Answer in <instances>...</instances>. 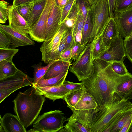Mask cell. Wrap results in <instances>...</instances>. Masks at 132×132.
<instances>
[{"label":"cell","mask_w":132,"mask_h":132,"mask_svg":"<svg viewBox=\"0 0 132 132\" xmlns=\"http://www.w3.org/2000/svg\"><path fill=\"white\" fill-rule=\"evenodd\" d=\"M93 64V74L81 82L86 91L92 96L101 110L123 99L117 92V87L132 78V74L119 75L113 70L111 63L99 58L94 59Z\"/></svg>","instance_id":"1"},{"label":"cell","mask_w":132,"mask_h":132,"mask_svg":"<svg viewBox=\"0 0 132 132\" xmlns=\"http://www.w3.org/2000/svg\"><path fill=\"white\" fill-rule=\"evenodd\" d=\"M45 100V97L32 85L23 92H20L12 101L14 112L26 128L38 118Z\"/></svg>","instance_id":"2"},{"label":"cell","mask_w":132,"mask_h":132,"mask_svg":"<svg viewBox=\"0 0 132 132\" xmlns=\"http://www.w3.org/2000/svg\"><path fill=\"white\" fill-rule=\"evenodd\" d=\"M92 96L85 91L75 107L71 110L75 119L91 128L97 112L100 110Z\"/></svg>","instance_id":"3"},{"label":"cell","mask_w":132,"mask_h":132,"mask_svg":"<svg viewBox=\"0 0 132 132\" xmlns=\"http://www.w3.org/2000/svg\"><path fill=\"white\" fill-rule=\"evenodd\" d=\"M132 108V103L127 100H121L97 112L90 128V132H103L105 127L117 114Z\"/></svg>","instance_id":"4"},{"label":"cell","mask_w":132,"mask_h":132,"mask_svg":"<svg viewBox=\"0 0 132 132\" xmlns=\"http://www.w3.org/2000/svg\"><path fill=\"white\" fill-rule=\"evenodd\" d=\"M94 39L88 42L78 58L69 68L79 81H83L90 77L94 71L92 51Z\"/></svg>","instance_id":"5"},{"label":"cell","mask_w":132,"mask_h":132,"mask_svg":"<svg viewBox=\"0 0 132 132\" xmlns=\"http://www.w3.org/2000/svg\"><path fill=\"white\" fill-rule=\"evenodd\" d=\"M67 117L59 110L51 111L39 116L34 121L33 127L38 132H59L64 128Z\"/></svg>","instance_id":"6"},{"label":"cell","mask_w":132,"mask_h":132,"mask_svg":"<svg viewBox=\"0 0 132 132\" xmlns=\"http://www.w3.org/2000/svg\"><path fill=\"white\" fill-rule=\"evenodd\" d=\"M90 10L93 28L89 42L102 35L110 17L108 0H98Z\"/></svg>","instance_id":"7"},{"label":"cell","mask_w":132,"mask_h":132,"mask_svg":"<svg viewBox=\"0 0 132 132\" xmlns=\"http://www.w3.org/2000/svg\"><path fill=\"white\" fill-rule=\"evenodd\" d=\"M33 82V78L20 70L14 75L0 80V103L18 89L32 86Z\"/></svg>","instance_id":"8"},{"label":"cell","mask_w":132,"mask_h":132,"mask_svg":"<svg viewBox=\"0 0 132 132\" xmlns=\"http://www.w3.org/2000/svg\"><path fill=\"white\" fill-rule=\"evenodd\" d=\"M53 0H47L45 8L37 21L30 28L31 38L38 43L45 40L47 22Z\"/></svg>","instance_id":"9"},{"label":"cell","mask_w":132,"mask_h":132,"mask_svg":"<svg viewBox=\"0 0 132 132\" xmlns=\"http://www.w3.org/2000/svg\"><path fill=\"white\" fill-rule=\"evenodd\" d=\"M126 56L123 40L119 34L99 58L112 63L124 61Z\"/></svg>","instance_id":"10"},{"label":"cell","mask_w":132,"mask_h":132,"mask_svg":"<svg viewBox=\"0 0 132 132\" xmlns=\"http://www.w3.org/2000/svg\"><path fill=\"white\" fill-rule=\"evenodd\" d=\"M62 9L57 5L55 0H53L47 22L44 41L53 38L58 30Z\"/></svg>","instance_id":"11"},{"label":"cell","mask_w":132,"mask_h":132,"mask_svg":"<svg viewBox=\"0 0 132 132\" xmlns=\"http://www.w3.org/2000/svg\"><path fill=\"white\" fill-rule=\"evenodd\" d=\"M119 34L125 39L132 33V7L122 12L115 13L113 16Z\"/></svg>","instance_id":"12"},{"label":"cell","mask_w":132,"mask_h":132,"mask_svg":"<svg viewBox=\"0 0 132 132\" xmlns=\"http://www.w3.org/2000/svg\"><path fill=\"white\" fill-rule=\"evenodd\" d=\"M0 30L8 37L11 43V48L18 47L34 45L35 43L28 35H23L11 28L8 25L0 24Z\"/></svg>","instance_id":"13"},{"label":"cell","mask_w":132,"mask_h":132,"mask_svg":"<svg viewBox=\"0 0 132 132\" xmlns=\"http://www.w3.org/2000/svg\"><path fill=\"white\" fill-rule=\"evenodd\" d=\"M8 19L9 27L23 35H28L30 27L12 5H9Z\"/></svg>","instance_id":"14"},{"label":"cell","mask_w":132,"mask_h":132,"mask_svg":"<svg viewBox=\"0 0 132 132\" xmlns=\"http://www.w3.org/2000/svg\"><path fill=\"white\" fill-rule=\"evenodd\" d=\"M68 29L64 22L61 24L58 30L53 38L43 42L40 48L42 61L44 62L49 55L58 47L63 35Z\"/></svg>","instance_id":"15"},{"label":"cell","mask_w":132,"mask_h":132,"mask_svg":"<svg viewBox=\"0 0 132 132\" xmlns=\"http://www.w3.org/2000/svg\"><path fill=\"white\" fill-rule=\"evenodd\" d=\"M25 126L16 115L10 113L0 116V132H26Z\"/></svg>","instance_id":"16"},{"label":"cell","mask_w":132,"mask_h":132,"mask_svg":"<svg viewBox=\"0 0 132 132\" xmlns=\"http://www.w3.org/2000/svg\"><path fill=\"white\" fill-rule=\"evenodd\" d=\"M32 86L39 93L53 102L60 99H63L65 96L70 93L63 84L59 86L51 87H39Z\"/></svg>","instance_id":"17"},{"label":"cell","mask_w":132,"mask_h":132,"mask_svg":"<svg viewBox=\"0 0 132 132\" xmlns=\"http://www.w3.org/2000/svg\"><path fill=\"white\" fill-rule=\"evenodd\" d=\"M119 34L116 23L113 17H110L102 34L103 42L107 48Z\"/></svg>","instance_id":"18"},{"label":"cell","mask_w":132,"mask_h":132,"mask_svg":"<svg viewBox=\"0 0 132 132\" xmlns=\"http://www.w3.org/2000/svg\"><path fill=\"white\" fill-rule=\"evenodd\" d=\"M71 62L57 59L51 65L43 78L45 79L52 78L68 71Z\"/></svg>","instance_id":"19"},{"label":"cell","mask_w":132,"mask_h":132,"mask_svg":"<svg viewBox=\"0 0 132 132\" xmlns=\"http://www.w3.org/2000/svg\"><path fill=\"white\" fill-rule=\"evenodd\" d=\"M47 0H37L34 2L27 20L29 27L37 21L42 14Z\"/></svg>","instance_id":"20"},{"label":"cell","mask_w":132,"mask_h":132,"mask_svg":"<svg viewBox=\"0 0 132 132\" xmlns=\"http://www.w3.org/2000/svg\"><path fill=\"white\" fill-rule=\"evenodd\" d=\"M64 127L59 132H90V128L74 118L71 116L67 119Z\"/></svg>","instance_id":"21"},{"label":"cell","mask_w":132,"mask_h":132,"mask_svg":"<svg viewBox=\"0 0 132 132\" xmlns=\"http://www.w3.org/2000/svg\"><path fill=\"white\" fill-rule=\"evenodd\" d=\"M68 71L47 79H45L43 77L36 83H33L32 85L39 87H51L60 86L63 84L65 80Z\"/></svg>","instance_id":"22"},{"label":"cell","mask_w":132,"mask_h":132,"mask_svg":"<svg viewBox=\"0 0 132 132\" xmlns=\"http://www.w3.org/2000/svg\"><path fill=\"white\" fill-rule=\"evenodd\" d=\"M19 70L12 60H5L0 62V80L14 75Z\"/></svg>","instance_id":"23"},{"label":"cell","mask_w":132,"mask_h":132,"mask_svg":"<svg viewBox=\"0 0 132 132\" xmlns=\"http://www.w3.org/2000/svg\"><path fill=\"white\" fill-rule=\"evenodd\" d=\"M93 28V23L91 10L88 13L82 31L81 45H86L90 40Z\"/></svg>","instance_id":"24"},{"label":"cell","mask_w":132,"mask_h":132,"mask_svg":"<svg viewBox=\"0 0 132 132\" xmlns=\"http://www.w3.org/2000/svg\"><path fill=\"white\" fill-rule=\"evenodd\" d=\"M116 91L123 99L132 100V78L119 85Z\"/></svg>","instance_id":"25"},{"label":"cell","mask_w":132,"mask_h":132,"mask_svg":"<svg viewBox=\"0 0 132 132\" xmlns=\"http://www.w3.org/2000/svg\"><path fill=\"white\" fill-rule=\"evenodd\" d=\"M86 90L84 86L82 88L69 93L64 98L67 104V106L71 110L72 109L78 102L83 93Z\"/></svg>","instance_id":"26"},{"label":"cell","mask_w":132,"mask_h":132,"mask_svg":"<svg viewBox=\"0 0 132 132\" xmlns=\"http://www.w3.org/2000/svg\"><path fill=\"white\" fill-rule=\"evenodd\" d=\"M57 60H53L45 66H42V62L33 65L31 67L34 68L33 83H36L42 78L51 65Z\"/></svg>","instance_id":"27"},{"label":"cell","mask_w":132,"mask_h":132,"mask_svg":"<svg viewBox=\"0 0 132 132\" xmlns=\"http://www.w3.org/2000/svg\"><path fill=\"white\" fill-rule=\"evenodd\" d=\"M107 49L103 42L102 35L96 39H94L92 51L93 60L99 58Z\"/></svg>","instance_id":"28"},{"label":"cell","mask_w":132,"mask_h":132,"mask_svg":"<svg viewBox=\"0 0 132 132\" xmlns=\"http://www.w3.org/2000/svg\"><path fill=\"white\" fill-rule=\"evenodd\" d=\"M78 14V10L76 1L68 15L64 21L67 26L72 28L75 24Z\"/></svg>","instance_id":"29"},{"label":"cell","mask_w":132,"mask_h":132,"mask_svg":"<svg viewBox=\"0 0 132 132\" xmlns=\"http://www.w3.org/2000/svg\"><path fill=\"white\" fill-rule=\"evenodd\" d=\"M132 116V108L126 110L118 120L111 132H120L121 129Z\"/></svg>","instance_id":"30"},{"label":"cell","mask_w":132,"mask_h":132,"mask_svg":"<svg viewBox=\"0 0 132 132\" xmlns=\"http://www.w3.org/2000/svg\"><path fill=\"white\" fill-rule=\"evenodd\" d=\"M78 14L82 15L86 19L88 13L90 10L91 5L88 0H76Z\"/></svg>","instance_id":"31"},{"label":"cell","mask_w":132,"mask_h":132,"mask_svg":"<svg viewBox=\"0 0 132 132\" xmlns=\"http://www.w3.org/2000/svg\"><path fill=\"white\" fill-rule=\"evenodd\" d=\"M132 7V0H116L114 14L123 12Z\"/></svg>","instance_id":"32"},{"label":"cell","mask_w":132,"mask_h":132,"mask_svg":"<svg viewBox=\"0 0 132 132\" xmlns=\"http://www.w3.org/2000/svg\"><path fill=\"white\" fill-rule=\"evenodd\" d=\"M19 51L18 49L0 48V62L4 60H12L13 56Z\"/></svg>","instance_id":"33"},{"label":"cell","mask_w":132,"mask_h":132,"mask_svg":"<svg viewBox=\"0 0 132 132\" xmlns=\"http://www.w3.org/2000/svg\"><path fill=\"white\" fill-rule=\"evenodd\" d=\"M111 63L113 70L117 74L120 75H125L130 73L127 70L123 61L114 62Z\"/></svg>","instance_id":"34"},{"label":"cell","mask_w":132,"mask_h":132,"mask_svg":"<svg viewBox=\"0 0 132 132\" xmlns=\"http://www.w3.org/2000/svg\"><path fill=\"white\" fill-rule=\"evenodd\" d=\"M9 3L4 0L0 2V22L4 23L8 19Z\"/></svg>","instance_id":"35"},{"label":"cell","mask_w":132,"mask_h":132,"mask_svg":"<svg viewBox=\"0 0 132 132\" xmlns=\"http://www.w3.org/2000/svg\"><path fill=\"white\" fill-rule=\"evenodd\" d=\"M86 45H81V43L75 41L71 50V61L76 60L84 50Z\"/></svg>","instance_id":"36"},{"label":"cell","mask_w":132,"mask_h":132,"mask_svg":"<svg viewBox=\"0 0 132 132\" xmlns=\"http://www.w3.org/2000/svg\"><path fill=\"white\" fill-rule=\"evenodd\" d=\"M33 2L19 5L15 7L19 13L26 21Z\"/></svg>","instance_id":"37"},{"label":"cell","mask_w":132,"mask_h":132,"mask_svg":"<svg viewBox=\"0 0 132 132\" xmlns=\"http://www.w3.org/2000/svg\"><path fill=\"white\" fill-rule=\"evenodd\" d=\"M86 19L82 15L78 14L75 24L72 29V34L74 37L78 31H82Z\"/></svg>","instance_id":"38"},{"label":"cell","mask_w":132,"mask_h":132,"mask_svg":"<svg viewBox=\"0 0 132 132\" xmlns=\"http://www.w3.org/2000/svg\"><path fill=\"white\" fill-rule=\"evenodd\" d=\"M75 1L76 0H68L63 7L62 11L60 25L66 19Z\"/></svg>","instance_id":"39"},{"label":"cell","mask_w":132,"mask_h":132,"mask_svg":"<svg viewBox=\"0 0 132 132\" xmlns=\"http://www.w3.org/2000/svg\"><path fill=\"white\" fill-rule=\"evenodd\" d=\"M64 35L65 41V50L69 48H72L75 41V39L71 29L68 28Z\"/></svg>","instance_id":"40"},{"label":"cell","mask_w":132,"mask_h":132,"mask_svg":"<svg viewBox=\"0 0 132 132\" xmlns=\"http://www.w3.org/2000/svg\"><path fill=\"white\" fill-rule=\"evenodd\" d=\"M63 84L65 88L70 92L79 89L84 86V85L82 82L80 83H75L65 80Z\"/></svg>","instance_id":"41"},{"label":"cell","mask_w":132,"mask_h":132,"mask_svg":"<svg viewBox=\"0 0 132 132\" xmlns=\"http://www.w3.org/2000/svg\"><path fill=\"white\" fill-rule=\"evenodd\" d=\"M128 110L121 112L114 117L107 125L103 132H111V130L118 120L125 111Z\"/></svg>","instance_id":"42"},{"label":"cell","mask_w":132,"mask_h":132,"mask_svg":"<svg viewBox=\"0 0 132 132\" xmlns=\"http://www.w3.org/2000/svg\"><path fill=\"white\" fill-rule=\"evenodd\" d=\"M123 42L126 56L132 63V39H125Z\"/></svg>","instance_id":"43"},{"label":"cell","mask_w":132,"mask_h":132,"mask_svg":"<svg viewBox=\"0 0 132 132\" xmlns=\"http://www.w3.org/2000/svg\"><path fill=\"white\" fill-rule=\"evenodd\" d=\"M11 43L7 36L0 30V48H10Z\"/></svg>","instance_id":"44"},{"label":"cell","mask_w":132,"mask_h":132,"mask_svg":"<svg viewBox=\"0 0 132 132\" xmlns=\"http://www.w3.org/2000/svg\"><path fill=\"white\" fill-rule=\"evenodd\" d=\"M72 48H69L65 51L61 55L59 59L61 60L70 61L71 59Z\"/></svg>","instance_id":"45"},{"label":"cell","mask_w":132,"mask_h":132,"mask_svg":"<svg viewBox=\"0 0 132 132\" xmlns=\"http://www.w3.org/2000/svg\"><path fill=\"white\" fill-rule=\"evenodd\" d=\"M34 0H13L12 5L14 7H15L19 5L33 3Z\"/></svg>","instance_id":"46"},{"label":"cell","mask_w":132,"mask_h":132,"mask_svg":"<svg viewBox=\"0 0 132 132\" xmlns=\"http://www.w3.org/2000/svg\"><path fill=\"white\" fill-rule=\"evenodd\" d=\"M132 124V116L129 118L120 130V132H129Z\"/></svg>","instance_id":"47"},{"label":"cell","mask_w":132,"mask_h":132,"mask_svg":"<svg viewBox=\"0 0 132 132\" xmlns=\"http://www.w3.org/2000/svg\"><path fill=\"white\" fill-rule=\"evenodd\" d=\"M115 0H108L110 16L111 17H113L114 16Z\"/></svg>","instance_id":"48"},{"label":"cell","mask_w":132,"mask_h":132,"mask_svg":"<svg viewBox=\"0 0 132 132\" xmlns=\"http://www.w3.org/2000/svg\"><path fill=\"white\" fill-rule=\"evenodd\" d=\"M82 37V31H80L76 34L74 37L75 41L81 44Z\"/></svg>","instance_id":"49"},{"label":"cell","mask_w":132,"mask_h":132,"mask_svg":"<svg viewBox=\"0 0 132 132\" xmlns=\"http://www.w3.org/2000/svg\"><path fill=\"white\" fill-rule=\"evenodd\" d=\"M57 5L63 9L67 3L68 0H55Z\"/></svg>","instance_id":"50"},{"label":"cell","mask_w":132,"mask_h":132,"mask_svg":"<svg viewBox=\"0 0 132 132\" xmlns=\"http://www.w3.org/2000/svg\"><path fill=\"white\" fill-rule=\"evenodd\" d=\"M91 6L95 5L98 0H88Z\"/></svg>","instance_id":"51"},{"label":"cell","mask_w":132,"mask_h":132,"mask_svg":"<svg viewBox=\"0 0 132 132\" xmlns=\"http://www.w3.org/2000/svg\"><path fill=\"white\" fill-rule=\"evenodd\" d=\"M27 131L29 132H38V131L35 128H34L33 129H30L28 130Z\"/></svg>","instance_id":"52"},{"label":"cell","mask_w":132,"mask_h":132,"mask_svg":"<svg viewBox=\"0 0 132 132\" xmlns=\"http://www.w3.org/2000/svg\"><path fill=\"white\" fill-rule=\"evenodd\" d=\"M129 132H132V124L130 128Z\"/></svg>","instance_id":"53"},{"label":"cell","mask_w":132,"mask_h":132,"mask_svg":"<svg viewBox=\"0 0 132 132\" xmlns=\"http://www.w3.org/2000/svg\"><path fill=\"white\" fill-rule=\"evenodd\" d=\"M128 39H132V33L129 37L127 38Z\"/></svg>","instance_id":"54"},{"label":"cell","mask_w":132,"mask_h":132,"mask_svg":"<svg viewBox=\"0 0 132 132\" xmlns=\"http://www.w3.org/2000/svg\"><path fill=\"white\" fill-rule=\"evenodd\" d=\"M37 0H35L34 2L35 1H37Z\"/></svg>","instance_id":"55"}]
</instances>
